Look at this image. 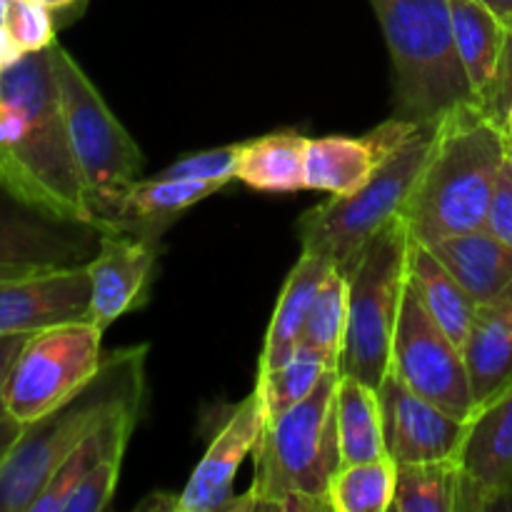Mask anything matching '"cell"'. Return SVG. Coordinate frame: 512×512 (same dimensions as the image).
<instances>
[{
  "mask_svg": "<svg viewBox=\"0 0 512 512\" xmlns=\"http://www.w3.org/2000/svg\"><path fill=\"white\" fill-rule=\"evenodd\" d=\"M0 175L33 203L90 220L50 48L0 70Z\"/></svg>",
  "mask_w": 512,
  "mask_h": 512,
  "instance_id": "6da1fadb",
  "label": "cell"
},
{
  "mask_svg": "<svg viewBox=\"0 0 512 512\" xmlns=\"http://www.w3.org/2000/svg\"><path fill=\"white\" fill-rule=\"evenodd\" d=\"M508 130L478 103L460 105L440 120L428 165L405 205L410 238L430 245L485 228L500 165L508 158Z\"/></svg>",
  "mask_w": 512,
  "mask_h": 512,
  "instance_id": "7a4b0ae2",
  "label": "cell"
},
{
  "mask_svg": "<svg viewBox=\"0 0 512 512\" xmlns=\"http://www.w3.org/2000/svg\"><path fill=\"white\" fill-rule=\"evenodd\" d=\"M148 345L103 355L95 378L68 403L25 425L0 465V512H30L65 458L95 428L125 408H140Z\"/></svg>",
  "mask_w": 512,
  "mask_h": 512,
  "instance_id": "3957f363",
  "label": "cell"
},
{
  "mask_svg": "<svg viewBox=\"0 0 512 512\" xmlns=\"http://www.w3.org/2000/svg\"><path fill=\"white\" fill-rule=\"evenodd\" d=\"M340 370H328L308 400L265 423L255 478L235 510H330V485L343 468L335 423Z\"/></svg>",
  "mask_w": 512,
  "mask_h": 512,
  "instance_id": "277c9868",
  "label": "cell"
},
{
  "mask_svg": "<svg viewBox=\"0 0 512 512\" xmlns=\"http://www.w3.org/2000/svg\"><path fill=\"white\" fill-rule=\"evenodd\" d=\"M440 120H415L413 130L380 160L363 188L345 198L330 195V200L310 208L298 223L305 253L328 258L348 275L370 238L403 215L433 153Z\"/></svg>",
  "mask_w": 512,
  "mask_h": 512,
  "instance_id": "5b68a950",
  "label": "cell"
},
{
  "mask_svg": "<svg viewBox=\"0 0 512 512\" xmlns=\"http://www.w3.org/2000/svg\"><path fill=\"white\" fill-rule=\"evenodd\" d=\"M395 73L398 115L440 120L460 105L478 103L458 58L450 0H370Z\"/></svg>",
  "mask_w": 512,
  "mask_h": 512,
  "instance_id": "8992f818",
  "label": "cell"
},
{
  "mask_svg": "<svg viewBox=\"0 0 512 512\" xmlns=\"http://www.w3.org/2000/svg\"><path fill=\"white\" fill-rule=\"evenodd\" d=\"M410 230L393 218L365 245L348 273V330L340 373L378 390L390 373L395 325L408 283Z\"/></svg>",
  "mask_w": 512,
  "mask_h": 512,
  "instance_id": "52a82bcc",
  "label": "cell"
},
{
  "mask_svg": "<svg viewBox=\"0 0 512 512\" xmlns=\"http://www.w3.org/2000/svg\"><path fill=\"white\" fill-rule=\"evenodd\" d=\"M70 148L83 178L90 220L100 228L128 185L140 178L143 153L130 138L78 60L55 40L50 45Z\"/></svg>",
  "mask_w": 512,
  "mask_h": 512,
  "instance_id": "ba28073f",
  "label": "cell"
},
{
  "mask_svg": "<svg viewBox=\"0 0 512 512\" xmlns=\"http://www.w3.org/2000/svg\"><path fill=\"white\" fill-rule=\"evenodd\" d=\"M103 330L90 320L38 330L25 340L5 383L10 418L30 425L68 403L103 365Z\"/></svg>",
  "mask_w": 512,
  "mask_h": 512,
  "instance_id": "9c48e42d",
  "label": "cell"
},
{
  "mask_svg": "<svg viewBox=\"0 0 512 512\" xmlns=\"http://www.w3.org/2000/svg\"><path fill=\"white\" fill-rule=\"evenodd\" d=\"M103 228L33 203L0 175V283L88 268Z\"/></svg>",
  "mask_w": 512,
  "mask_h": 512,
  "instance_id": "30bf717a",
  "label": "cell"
},
{
  "mask_svg": "<svg viewBox=\"0 0 512 512\" xmlns=\"http://www.w3.org/2000/svg\"><path fill=\"white\" fill-rule=\"evenodd\" d=\"M390 373L455 418H473L475 395L463 348L435 323L410 278L395 325Z\"/></svg>",
  "mask_w": 512,
  "mask_h": 512,
  "instance_id": "8fae6325",
  "label": "cell"
},
{
  "mask_svg": "<svg viewBox=\"0 0 512 512\" xmlns=\"http://www.w3.org/2000/svg\"><path fill=\"white\" fill-rule=\"evenodd\" d=\"M458 463V512H488L503 505L512 483V385L468 420Z\"/></svg>",
  "mask_w": 512,
  "mask_h": 512,
  "instance_id": "7c38bea8",
  "label": "cell"
},
{
  "mask_svg": "<svg viewBox=\"0 0 512 512\" xmlns=\"http://www.w3.org/2000/svg\"><path fill=\"white\" fill-rule=\"evenodd\" d=\"M383 410L385 453L395 465L455 458L468 420H460L410 390L395 373L378 388Z\"/></svg>",
  "mask_w": 512,
  "mask_h": 512,
  "instance_id": "4fadbf2b",
  "label": "cell"
},
{
  "mask_svg": "<svg viewBox=\"0 0 512 512\" xmlns=\"http://www.w3.org/2000/svg\"><path fill=\"white\" fill-rule=\"evenodd\" d=\"M265 423L268 413H265L263 395L255 388L218 430L203 460L195 465L183 493L173 500V508L180 512L235 510L238 503L233 490L235 475L243 460L258 448Z\"/></svg>",
  "mask_w": 512,
  "mask_h": 512,
  "instance_id": "5bb4252c",
  "label": "cell"
},
{
  "mask_svg": "<svg viewBox=\"0 0 512 512\" xmlns=\"http://www.w3.org/2000/svg\"><path fill=\"white\" fill-rule=\"evenodd\" d=\"M160 243L125 233H105L100 253L88 265L90 308L88 320L100 330L133 308H138L150 290Z\"/></svg>",
  "mask_w": 512,
  "mask_h": 512,
  "instance_id": "9a60e30c",
  "label": "cell"
},
{
  "mask_svg": "<svg viewBox=\"0 0 512 512\" xmlns=\"http://www.w3.org/2000/svg\"><path fill=\"white\" fill-rule=\"evenodd\" d=\"M415 120L400 118L385 120L363 138L348 135H328V138H308L305 145V190L320 193L353 195L370 180L380 160L413 130Z\"/></svg>",
  "mask_w": 512,
  "mask_h": 512,
  "instance_id": "2e32d148",
  "label": "cell"
},
{
  "mask_svg": "<svg viewBox=\"0 0 512 512\" xmlns=\"http://www.w3.org/2000/svg\"><path fill=\"white\" fill-rule=\"evenodd\" d=\"M88 268L0 283V335H33L88 320Z\"/></svg>",
  "mask_w": 512,
  "mask_h": 512,
  "instance_id": "e0dca14e",
  "label": "cell"
},
{
  "mask_svg": "<svg viewBox=\"0 0 512 512\" xmlns=\"http://www.w3.org/2000/svg\"><path fill=\"white\" fill-rule=\"evenodd\" d=\"M218 190L215 183L203 180H170V178H138L120 193L110 213L100 223L103 233H125L135 238L160 243L165 230L200 200L210 198Z\"/></svg>",
  "mask_w": 512,
  "mask_h": 512,
  "instance_id": "ac0fdd59",
  "label": "cell"
},
{
  "mask_svg": "<svg viewBox=\"0 0 512 512\" xmlns=\"http://www.w3.org/2000/svg\"><path fill=\"white\" fill-rule=\"evenodd\" d=\"M463 355L475 408L512 385V283L498 298L478 305Z\"/></svg>",
  "mask_w": 512,
  "mask_h": 512,
  "instance_id": "d6986e66",
  "label": "cell"
},
{
  "mask_svg": "<svg viewBox=\"0 0 512 512\" xmlns=\"http://www.w3.org/2000/svg\"><path fill=\"white\" fill-rule=\"evenodd\" d=\"M428 248L478 305L498 298L512 283V248L485 228L435 240Z\"/></svg>",
  "mask_w": 512,
  "mask_h": 512,
  "instance_id": "ffe728a7",
  "label": "cell"
},
{
  "mask_svg": "<svg viewBox=\"0 0 512 512\" xmlns=\"http://www.w3.org/2000/svg\"><path fill=\"white\" fill-rule=\"evenodd\" d=\"M333 268L335 265L328 258L305 253V250L300 253L298 263L290 270L288 280L280 290L278 305H275L273 320H270L268 335H265L258 373H268V370L278 368L298 350L315 295H318L325 275Z\"/></svg>",
  "mask_w": 512,
  "mask_h": 512,
  "instance_id": "44dd1931",
  "label": "cell"
},
{
  "mask_svg": "<svg viewBox=\"0 0 512 512\" xmlns=\"http://www.w3.org/2000/svg\"><path fill=\"white\" fill-rule=\"evenodd\" d=\"M450 13L455 50L470 90L480 108L488 110L505 45V23L480 0H450Z\"/></svg>",
  "mask_w": 512,
  "mask_h": 512,
  "instance_id": "7402d4cb",
  "label": "cell"
},
{
  "mask_svg": "<svg viewBox=\"0 0 512 512\" xmlns=\"http://www.w3.org/2000/svg\"><path fill=\"white\" fill-rule=\"evenodd\" d=\"M408 278L413 280L420 300L425 303L435 323L450 335L460 348L465 345L473 325L478 303L465 293L463 285L453 278L448 268L433 255L428 245L413 240L408 253Z\"/></svg>",
  "mask_w": 512,
  "mask_h": 512,
  "instance_id": "603a6c76",
  "label": "cell"
},
{
  "mask_svg": "<svg viewBox=\"0 0 512 512\" xmlns=\"http://www.w3.org/2000/svg\"><path fill=\"white\" fill-rule=\"evenodd\" d=\"M305 145L298 133H270L240 143L235 178L263 193L305 190Z\"/></svg>",
  "mask_w": 512,
  "mask_h": 512,
  "instance_id": "cb8c5ba5",
  "label": "cell"
},
{
  "mask_svg": "<svg viewBox=\"0 0 512 512\" xmlns=\"http://www.w3.org/2000/svg\"><path fill=\"white\" fill-rule=\"evenodd\" d=\"M335 423L343 465L385 458L383 410L378 390L340 373L335 388Z\"/></svg>",
  "mask_w": 512,
  "mask_h": 512,
  "instance_id": "d4e9b609",
  "label": "cell"
},
{
  "mask_svg": "<svg viewBox=\"0 0 512 512\" xmlns=\"http://www.w3.org/2000/svg\"><path fill=\"white\" fill-rule=\"evenodd\" d=\"M140 408H125L120 413H115L113 418L105 420L100 428H95L68 458L60 463V468L55 470V475L50 478V483L45 485V490L40 493V498L35 500L30 512H63L65 503H68L70 493L75 490V485L95 468L100 458L113 448L120 440H130L135 425H138Z\"/></svg>",
  "mask_w": 512,
  "mask_h": 512,
  "instance_id": "484cf974",
  "label": "cell"
},
{
  "mask_svg": "<svg viewBox=\"0 0 512 512\" xmlns=\"http://www.w3.org/2000/svg\"><path fill=\"white\" fill-rule=\"evenodd\" d=\"M390 512H458L455 458L395 465V493Z\"/></svg>",
  "mask_w": 512,
  "mask_h": 512,
  "instance_id": "4316f807",
  "label": "cell"
},
{
  "mask_svg": "<svg viewBox=\"0 0 512 512\" xmlns=\"http://www.w3.org/2000/svg\"><path fill=\"white\" fill-rule=\"evenodd\" d=\"M345 330H348V275L333 268L315 295L300 345L320 355L328 368L340 370Z\"/></svg>",
  "mask_w": 512,
  "mask_h": 512,
  "instance_id": "83f0119b",
  "label": "cell"
},
{
  "mask_svg": "<svg viewBox=\"0 0 512 512\" xmlns=\"http://www.w3.org/2000/svg\"><path fill=\"white\" fill-rule=\"evenodd\" d=\"M395 493V463L385 458L348 463L330 485L333 512H390Z\"/></svg>",
  "mask_w": 512,
  "mask_h": 512,
  "instance_id": "f1b7e54d",
  "label": "cell"
},
{
  "mask_svg": "<svg viewBox=\"0 0 512 512\" xmlns=\"http://www.w3.org/2000/svg\"><path fill=\"white\" fill-rule=\"evenodd\" d=\"M328 370L333 368H328V363L320 355L298 345V350L283 365L268 370V373H258L255 388L263 395L268 420L278 418L285 410L308 400Z\"/></svg>",
  "mask_w": 512,
  "mask_h": 512,
  "instance_id": "f546056e",
  "label": "cell"
},
{
  "mask_svg": "<svg viewBox=\"0 0 512 512\" xmlns=\"http://www.w3.org/2000/svg\"><path fill=\"white\" fill-rule=\"evenodd\" d=\"M128 443L130 440L115 443L113 448L95 463V468L75 485V490L70 493L63 512H100L108 508L110 500H113L115 495V488H118L120 468H123Z\"/></svg>",
  "mask_w": 512,
  "mask_h": 512,
  "instance_id": "4dcf8cb0",
  "label": "cell"
},
{
  "mask_svg": "<svg viewBox=\"0 0 512 512\" xmlns=\"http://www.w3.org/2000/svg\"><path fill=\"white\" fill-rule=\"evenodd\" d=\"M5 30L23 53L50 48L55 43L53 10L38 0H13L5 18Z\"/></svg>",
  "mask_w": 512,
  "mask_h": 512,
  "instance_id": "1f68e13d",
  "label": "cell"
},
{
  "mask_svg": "<svg viewBox=\"0 0 512 512\" xmlns=\"http://www.w3.org/2000/svg\"><path fill=\"white\" fill-rule=\"evenodd\" d=\"M238 155L240 143L223 145V148L185 155V158L175 160L173 165H168V168L158 175L170 180H203V183H215L220 185V188H225V185L235 178Z\"/></svg>",
  "mask_w": 512,
  "mask_h": 512,
  "instance_id": "d6a6232c",
  "label": "cell"
},
{
  "mask_svg": "<svg viewBox=\"0 0 512 512\" xmlns=\"http://www.w3.org/2000/svg\"><path fill=\"white\" fill-rule=\"evenodd\" d=\"M485 230L512 248V150L500 165L488 218H485Z\"/></svg>",
  "mask_w": 512,
  "mask_h": 512,
  "instance_id": "836d02e7",
  "label": "cell"
},
{
  "mask_svg": "<svg viewBox=\"0 0 512 512\" xmlns=\"http://www.w3.org/2000/svg\"><path fill=\"white\" fill-rule=\"evenodd\" d=\"M512 105V18L505 20V45L503 55H500L498 78H495L493 98H490L488 113L495 120L505 125V115H508Z\"/></svg>",
  "mask_w": 512,
  "mask_h": 512,
  "instance_id": "e575fe53",
  "label": "cell"
},
{
  "mask_svg": "<svg viewBox=\"0 0 512 512\" xmlns=\"http://www.w3.org/2000/svg\"><path fill=\"white\" fill-rule=\"evenodd\" d=\"M30 335H0V418L8 415L5 408V383H8L10 368H13L15 358H18L20 348L25 345Z\"/></svg>",
  "mask_w": 512,
  "mask_h": 512,
  "instance_id": "d590c367",
  "label": "cell"
},
{
  "mask_svg": "<svg viewBox=\"0 0 512 512\" xmlns=\"http://www.w3.org/2000/svg\"><path fill=\"white\" fill-rule=\"evenodd\" d=\"M23 430H25V425L18 423L15 418H10V415L0 418V465H3V460L8 458L10 450L15 448V443L20 440Z\"/></svg>",
  "mask_w": 512,
  "mask_h": 512,
  "instance_id": "8d00e7d4",
  "label": "cell"
},
{
  "mask_svg": "<svg viewBox=\"0 0 512 512\" xmlns=\"http://www.w3.org/2000/svg\"><path fill=\"white\" fill-rule=\"evenodd\" d=\"M23 50L13 43V38L8 35V30L0 28V70H5L8 65H13L15 60L23 58Z\"/></svg>",
  "mask_w": 512,
  "mask_h": 512,
  "instance_id": "74e56055",
  "label": "cell"
},
{
  "mask_svg": "<svg viewBox=\"0 0 512 512\" xmlns=\"http://www.w3.org/2000/svg\"><path fill=\"white\" fill-rule=\"evenodd\" d=\"M488 10H493L500 20H510L512 18V0H480Z\"/></svg>",
  "mask_w": 512,
  "mask_h": 512,
  "instance_id": "f35d334b",
  "label": "cell"
},
{
  "mask_svg": "<svg viewBox=\"0 0 512 512\" xmlns=\"http://www.w3.org/2000/svg\"><path fill=\"white\" fill-rule=\"evenodd\" d=\"M38 3H43L45 8H50L55 13V10H65L70 8V5L75 3V0H38Z\"/></svg>",
  "mask_w": 512,
  "mask_h": 512,
  "instance_id": "ab89813d",
  "label": "cell"
},
{
  "mask_svg": "<svg viewBox=\"0 0 512 512\" xmlns=\"http://www.w3.org/2000/svg\"><path fill=\"white\" fill-rule=\"evenodd\" d=\"M13 0H0V28H5V18H8V8Z\"/></svg>",
  "mask_w": 512,
  "mask_h": 512,
  "instance_id": "60d3db41",
  "label": "cell"
},
{
  "mask_svg": "<svg viewBox=\"0 0 512 512\" xmlns=\"http://www.w3.org/2000/svg\"><path fill=\"white\" fill-rule=\"evenodd\" d=\"M505 130H508V143H510V150H512V105H510L508 115H505Z\"/></svg>",
  "mask_w": 512,
  "mask_h": 512,
  "instance_id": "b9f144b4",
  "label": "cell"
},
{
  "mask_svg": "<svg viewBox=\"0 0 512 512\" xmlns=\"http://www.w3.org/2000/svg\"><path fill=\"white\" fill-rule=\"evenodd\" d=\"M500 508H512V483H510V490H508V495H505V500Z\"/></svg>",
  "mask_w": 512,
  "mask_h": 512,
  "instance_id": "7bdbcfd3",
  "label": "cell"
}]
</instances>
